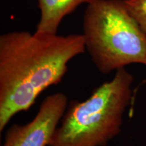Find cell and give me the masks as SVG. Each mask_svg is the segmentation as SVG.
I'll list each match as a JSON object with an SVG mask.
<instances>
[{"label":"cell","instance_id":"7a4b0ae2","mask_svg":"<svg viewBox=\"0 0 146 146\" xmlns=\"http://www.w3.org/2000/svg\"><path fill=\"white\" fill-rule=\"evenodd\" d=\"M134 77L125 68L83 102L68 104L48 146H106L121 131Z\"/></svg>","mask_w":146,"mask_h":146},{"label":"cell","instance_id":"8992f818","mask_svg":"<svg viewBox=\"0 0 146 146\" xmlns=\"http://www.w3.org/2000/svg\"><path fill=\"white\" fill-rule=\"evenodd\" d=\"M126 8L146 34V0H124Z\"/></svg>","mask_w":146,"mask_h":146},{"label":"cell","instance_id":"3957f363","mask_svg":"<svg viewBox=\"0 0 146 146\" xmlns=\"http://www.w3.org/2000/svg\"><path fill=\"white\" fill-rule=\"evenodd\" d=\"M82 35L85 50L101 74L132 64L146 66V34L124 0H94L87 5Z\"/></svg>","mask_w":146,"mask_h":146},{"label":"cell","instance_id":"5b68a950","mask_svg":"<svg viewBox=\"0 0 146 146\" xmlns=\"http://www.w3.org/2000/svg\"><path fill=\"white\" fill-rule=\"evenodd\" d=\"M40 10V18L35 33L58 34L59 26L66 16L74 12L77 7L88 5L94 0H36Z\"/></svg>","mask_w":146,"mask_h":146},{"label":"cell","instance_id":"277c9868","mask_svg":"<svg viewBox=\"0 0 146 146\" xmlns=\"http://www.w3.org/2000/svg\"><path fill=\"white\" fill-rule=\"evenodd\" d=\"M68 105V98L63 93L48 96L31 121L9 128L3 146H48Z\"/></svg>","mask_w":146,"mask_h":146},{"label":"cell","instance_id":"6da1fadb","mask_svg":"<svg viewBox=\"0 0 146 146\" xmlns=\"http://www.w3.org/2000/svg\"><path fill=\"white\" fill-rule=\"evenodd\" d=\"M86 52L83 35L11 31L0 36V133L45 89L62 81L74 58Z\"/></svg>","mask_w":146,"mask_h":146}]
</instances>
